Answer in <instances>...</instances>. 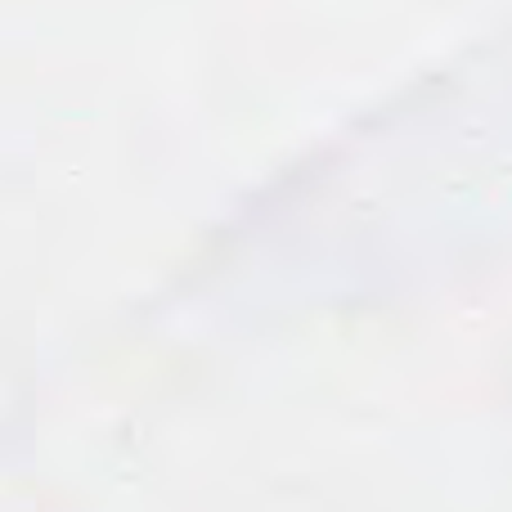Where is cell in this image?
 <instances>
[]
</instances>
